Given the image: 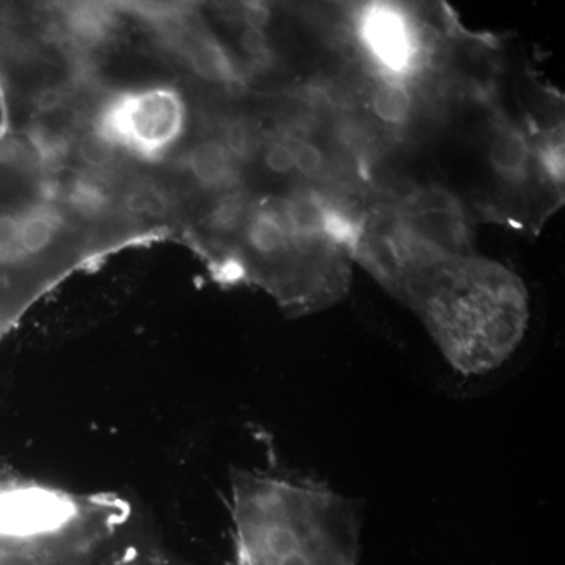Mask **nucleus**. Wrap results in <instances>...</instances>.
Instances as JSON below:
<instances>
[{"label":"nucleus","mask_w":565,"mask_h":565,"mask_svg":"<svg viewBox=\"0 0 565 565\" xmlns=\"http://www.w3.org/2000/svg\"><path fill=\"white\" fill-rule=\"evenodd\" d=\"M232 519L241 565H356L359 515L323 487L239 471Z\"/></svg>","instance_id":"20e7f679"},{"label":"nucleus","mask_w":565,"mask_h":565,"mask_svg":"<svg viewBox=\"0 0 565 565\" xmlns=\"http://www.w3.org/2000/svg\"><path fill=\"white\" fill-rule=\"evenodd\" d=\"M121 498L0 481V565H141Z\"/></svg>","instance_id":"7ed1b4c3"},{"label":"nucleus","mask_w":565,"mask_h":565,"mask_svg":"<svg viewBox=\"0 0 565 565\" xmlns=\"http://www.w3.org/2000/svg\"><path fill=\"white\" fill-rule=\"evenodd\" d=\"M355 262L414 311L459 373L498 370L525 337L530 297L522 278L478 255L467 237L390 210L364 233Z\"/></svg>","instance_id":"f257e3e1"},{"label":"nucleus","mask_w":565,"mask_h":565,"mask_svg":"<svg viewBox=\"0 0 565 565\" xmlns=\"http://www.w3.org/2000/svg\"><path fill=\"white\" fill-rule=\"evenodd\" d=\"M422 10L403 3L371 2L353 9L352 33L371 74L415 85L434 70L441 44Z\"/></svg>","instance_id":"39448f33"},{"label":"nucleus","mask_w":565,"mask_h":565,"mask_svg":"<svg viewBox=\"0 0 565 565\" xmlns=\"http://www.w3.org/2000/svg\"><path fill=\"white\" fill-rule=\"evenodd\" d=\"M375 77V76H374ZM371 118L385 128H405L416 111L414 85L399 84L377 77V84L371 85L366 98Z\"/></svg>","instance_id":"423d86ee"},{"label":"nucleus","mask_w":565,"mask_h":565,"mask_svg":"<svg viewBox=\"0 0 565 565\" xmlns=\"http://www.w3.org/2000/svg\"><path fill=\"white\" fill-rule=\"evenodd\" d=\"M150 243L102 192L0 132V340L74 274Z\"/></svg>","instance_id":"f03ea898"}]
</instances>
